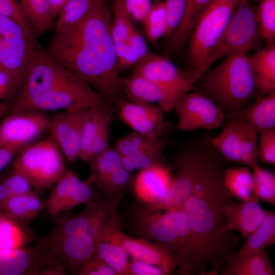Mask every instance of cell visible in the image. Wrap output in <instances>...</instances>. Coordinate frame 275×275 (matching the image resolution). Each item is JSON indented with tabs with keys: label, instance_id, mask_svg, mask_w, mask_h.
Segmentation results:
<instances>
[{
	"label": "cell",
	"instance_id": "6da1fadb",
	"mask_svg": "<svg viewBox=\"0 0 275 275\" xmlns=\"http://www.w3.org/2000/svg\"><path fill=\"white\" fill-rule=\"evenodd\" d=\"M227 161L213 148L190 196L181 206L189 218L191 232L185 261L178 275H217L239 245V237L226 227L224 205L234 198L226 187Z\"/></svg>",
	"mask_w": 275,
	"mask_h": 275
},
{
	"label": "cell",
	"instance_id": "7a4b0ae2",
	"mask_svg": "<svg viewBox=\"0 0 275 275\" xmlns=\"http://www.w3.org/2000/svg\"><path fill=\"white\" fill-rule=\"evenodd\" d=\"M111 21L108 3L99 4L76 24L54 33L45 51L85 80L117 110L126 99Z\"/></svg>",
	"mask_w": 275,
	"mask_h": 275
},
{
	"label": "cell",
	"instance_id": "3957f363",
	"mask_svg": "<svg viewBox=\"0 0 275 275\" xmlns=\"http://www.w3.org/2000/svg\"><path fill=\"white\" fill-rule=\"evenodd\" d=\"M95 106L117 111L85 80L52 59L42 48L34 57L10 113H46Z\"/></svg>",
	"mask_w": 275,
	"mask_h": 275
},
{
	"label": "cell",
	"instance_id": "277c9868",
	"mask_svg": "<svg viewBox=\"0 0 275 275\" xmlns=\"http://www.w3.org/2000/svg\"><path fill=\"white\" fill-rule=\"evenodd\" d=\"M224 112L225 117L248 104L257 94L249 52L228 55L216 66L207 69L194 86Z\"/></svg>",
	"mask_w": 275,
	"mask_h": 275
},
{
	"label": "cell",
	"instance_id": "5b68a950",
	"mask_svg": "<svg viewBox=\"0 0 275 275\" xmlns=\"http://www.w3.org/2000/svg\"><path fill=\"white\" fill-rule=\"evenodd\" d=\"M151 211L144 204L136 205L132 215L134 232L176 255L178 268L184 263L191 232L189 218L181 207Z\"/></svg>",
	"mask_w": 275,
	"mask_h": 275
},
{
	"label": "cell",
	"instance_id": "8992f818",
	"mask_svg": "<svg viewBox=\"0 0 275 275\" xmlns=\"http://www.w3.org/2000/svg\"><path fill=\"white\" fill-rule=\"evenodd\" d=\"M238 0H213L202 14L188 41L186 67L194 86L205 71L209 54L226 28Z\"/></svg>",
	"mask_w": 275,
	"mask_h": 275
},
{
	"label": "cell",
	"instance_id": "52a82bcc",
	"mask_svg": "<svg viewBox=\"0 0 275 275\" xmlns=\"http://www.w3.org/2000/svg\"><path fill=\"white\" fill-rule=\"evenodd\" d=\"M65 157L49 135L22 149L12 162V170L23 176L37 191L52 188L67 171Z\"/></svg>",
	"mask_w": 275,
	"mask_h": 275
},
{
	"label": "cell",
	"instance_id": "ba28073f",
	"mask_svg": "<svg viewBox=\"0 0 275 275\" xmlns=\"http://www.w3.org/2000/svg\"><path fill=\"white\" fill-rule=\"evenodd\" d=\"M212 148L209 138L184 145L175 156V173L166 196L157 203H144L146 207L151 211H161L181 207L191 194Z\"/></svg>",
	"mask_w": 275,
	"mask_h": 275
},
{
	"label": "cell",
	"instance_id": "9c48e42d",
	"mask_svg": "<svg viewBox=\"0 0 275 275\" xmlns=\"http://www.w3.org/2000/svg\"><path fill=\"white\" fill-rule=\"evenodd\" d=\"M42 48L34 31L0 15V69L11 77L19 93Z\"/></svg>",
	"mask_w": 275,
	"mask_h": 275
},
{
	"label": "cell",
	"instance_id": "30bf717a",
	"mask_svg": "<svg viewBox=\"0 0 275 275\" xmlns=\"http://www.w3.org/2000/svg\"><path fill=\"white\" fill-rule=\"evenodd\" d=\"M262 40L257 7L248 0H238L226 28L209 54L205 71L216 61L232 53L262 48Z\"/></svg>",
	"mask_w": 275,
	"mask_h": 275
},
{
	"label": "cell",
	"instance_id": "8fae6325",
	"mask_svg": "<svg viewBox=\"0 0 275 275\" xmlns=\"http://www.w3.org/2000/svg\"><path fill=\"white\" fill-rule=\"evenodd\" d=\"M117 208L112 212L98 236L117 243L131 258L158 267L166 275L173 273L179 265L177 256L156 243L143 238H132L125 234Z\"/></svg>",
	"mask_w": 275,
	"mask_h": 275
},
{
	"label": "cell",
	"instance_id": "7c38bea8",
	"mask_svg": "<svg viewBox=\"0 0 275 275\" xmlns=\"http://www.w3.org/2000/svg\"><path fill=\"white\" fill-rule=\"evenodd\" d=\"M258 133L251 125L231 119L216 136L209 138L212 147L227 161L253 169L259 164Z\"/></svg>",
	"mask_w": 275,
	"mask_h": 275
},
{
	"label": "cell",
	"instance_id": "4fadbf2b",
	"mask_svg": "<svg viewBox=\"0 0 275 275\" xmlns=\"http://www.w3.org/2000/svg\"><path fill=\"white\" fill-rule=\"evenodd\" d=\"M104 198L89 176L82 181L70 170L52 187L46 200V212L54 219L64 212L80 204L93 206L100 204Z\"/></svg>",
	"mask_w": 275,
	"mask_h": 275
},
{
	"label": "cell",
	"instance_id": "5bb4252c",
	"mask_svg": "<svg viewBox=\"0 0 275 275\" xmlns=\"http://www.w3.org/2000/svg\"><path fill=\"white\" fill-rule=\"evenodd\" d=\"M174 109L178 118L176 128L180 131L216 129L222 125L225 118V114L220 107L195 91L186 92Z\"/></svg>",
	"mask_w": 275,
	"mask_h": 275
},
{
	"label": "cell",
	"instance_id": "9a60e30c",
	"mask_svg": "<svg viewBox=\"0 0 275 275\" xmlns=\"http://www.w3.org/2000/svg\"><path fill=\"white\" fill-rule=\"evenodd\" d=\"M50 118L42 112L10 113L0 124V147L23 149L48 131Z\"/></svg>",
	"mask_w": 275,
	"mask_h": 275
},
{
	"label": "cell",
	"instance_id": "2e32d148",
	"mask_svg": "<svg viewBox=\"0 0 275 275\" xmlns=\"http://www.w3.org/2000/svg\"><path fill=\"white\" fill-rule=\"evenodd\" d=\"M34 242L26 248L0 250V275H39L44 266L59 260L44 236Z\"/></svg>",
	"mask_w": 275,
	"mask_h": 275
},
{
	"label": "cell",
	"instance_id": "e0dca14e",
	"mask_svg": "<svg viewBox=\"0 0 275 275\" xmlns=\"http://www.w3.org/2000/svg\"><path fill=\"white\" fill-rule=\"evenodd\" d=\"M89 163L90 176L104 199L132 187L134 177L124 168L121 156L114 148L109 147Z\"/></svg>",
	"mask_w": 275,
	"mask_h": 275
},
{
	"label": "cell",
	"instance_id": "ac0fdd59",
	"mask_svg": "<svg viewBox=\"0 0 275 275\" xmlns=\"http://www.w3.org/2000/svg\"><path fill=\"white\" fill-rule=\"evenodd\" d=\"M165 112L158 105L125 100L118 107L120 119L133 131L156 140L165 136L171 129Z\"/></svg>",
	"mask_w": 275,
	"mask_h": 275
},
{
	"label": "cell",
	"instance_id": "d6986e66",
	"mask_svg": "<svg viewBox=\"0 0 275 275\" xmlns=\"http://www.w3.org/2000/svg\"><path fill=\"white\" fill-rule=\"evenodd\" d=\"M116 112L100 106L88 108L82 123L79 159L89 162L109 145L111 122Z\"/></svg>",
	"mask_w": 275,
	"mask_h": 275
},
{
	"label": "cell",
	"instance_id": "ffe728a7",
	"mask_svg": "<svg viewBox=\"0 0 275 275\" xmlns=\"http://www.w3.org/2000/svg\"><path fill=\"white\" fill-rule=\"evenodd\" d=\"M88 108L59 111L50 118L47 132L70 162L79 159L82 126Z\"/></svg>",
	"mask_w": 275,
	"mask_h": 275
},
{
	"label": "cell",
	"instance_id": "44dd1931",
	"mask_svg": "<svg viewBox=\"0 0 275 275\" xmlns=\"http://www.w3.org/2000/svg\"><path fill=\"white\" fill-rule=\"evenodd\" d=\"M123 85L126 100L157 104L166 113L173 109L178 101L186 93L155 83L132 72L128 77H123Z\"/></svg>",
	"mask_w": 275,
	"mask_h": 275
},
{
	"label": "cell",
	"instance_id": "7402d4cb",
	"mask_svg": "<svg viewBox=\"0 0 275 275\" xmlns=\"http://www.w3.org/2000/svg\"><path fill=\"white\" fill-rule=\"evenodd\" d=\"M132 73L155 83L186 92L194 89L187 73L162 56L149 53L134 66Z\"/></svg>",
	"mask_w": 275,
	"mask_h": 275
},
{
	"label": "cell",
	"instance_id": "603a6c76",
	"mask_svg": "<svg viewBox=\"0 0 275 275\" xmlns=\"http://www.w3.org/2000/svg\"><path fill=\"white\" fill-rule=\"evenodd\" d=\"M96 239L85 233L57 240H46L66 269L72 274L79 275L94 254Z\"/></svg>",
	"mask_w": 275,
	"mask_h": 275
},
{
	"label": "cell",
	"instance_id": "cb8c5ba5",
	"mask_svg": "<svg viewBox=\"0 0 275 275\" xmlns=\"http://www.w3.org/2000/svg\"><path fill=\"white\" fill-rule=\"evenodd\" d=\"M172 177L171 168L165 163L141 170L134 178V193L143 203H157L166 196Z\"/></svg>",
	"mask_w": 275,
	"mask_h": 275
},
{
	"label": "cell",
	"instance_id": "d4e9b609",
	"mask_svg": "<svg viewBox=\"0 0 275 275\" xmlns=\"http://www.w3.org/2000/svg\"><path fill=\"white\" fill-rule=\"evenodd\" d=\"M223 212L228 230L237 231L245 238L260 225L268 211L261 206L258 200L253 199L240 202L234 200L223 206Z\"/></svg>",
	"mask_w": 275,
	"mask_h": 275
},
{
	"label": "cell",
	"instance_id": "484cf974",
	"mask_svg": "<svg viewBox=\"0 0 275 275\" xmlns=\"http://www.w3.org/2000/svg\"><path fill=\"white\" fill-rule=\"evenodd\" d=\"M225 117L246 123L258 134L262 130L275 128V92L259 96L252 103L245 105Z\"/></svg>",
	"mask_w": 275,
	"mask_h": 275
},
{
	"label": "cell",
	"instance_id": "4316f807",
	"mask_svg": "<svg viewBox=\"0 0 275 275\" xmlns=\"http://www.w3.org/2000/svg\"><path fill=\"white\" fill-rule=\"evenodd\" d=\"M218 274L274 275L275 270L265 250L244 253L235 252Z\"/></svg>",
	"mask_w": 275,
	"mask_h": 275
},
{
	"label": "cell",
	"instance_id": "83f0119b",
	"mask_svg": "<svg viewBox=\"0 0 275 275\" xmlns=\"http://www.w3.org/2000/svg\"><path fill=\"white\" fill-rule=\"evenodd\" d=\"M37 190L14 196L4 202L0 212L27 227L43 209L46 200L40 196Z\"/></svg>",
	"mask_w": 275,
	"mask_h": 275
},
{
	"label": "cell",
	"instance_id": "f1b7e54d",
	"mask_svg": "<svg viewBox=\"0 0 275 275\" xmlns=\"http://www.w3.org/2000/svg\"><path fill=\"white\" fill-rule=\"evenodd\" d=\"M257 94L264 96L275 92V46L268 44L250 55Z\"/></svg>",
	"mask_w": 275,
	"mask_h": 275
},
{
	"label": "cell",
	"instance_id": "f546056e",
	"mask_svg": "<svg viewBox=\"0 0 275 275\" xmlns=\"http://www.w3.org/2000/svg\"><path fill=\"white\" fill-rule=\"evenodd\" d=\"M213 0H185L181 20L167 41L168 51L175 53L187 43L202 14Z\"/></svg>",
	"mask_w": 275,
	"mask_h": 275
},
{
	"label": "cell",
	"instance_id": "4dcf8cb0",
	"mask_svg": "<svg viewBox=\"0 0 275 275\" xmlns=\"http://www.w3.org/2000/svg\"><path fill=\"white\" fill-rule=\"evenodd\" d=\"M104 200L98 205L86 206L82 211L70 217H58L56 225L44 238L47 241L57 240L85 233L101 208Z\"/></svg>",
	"mask_w": 275,
	"mask_h": 275
},
{
	"label": "cell",
	"instance_id": "1f68e13d",
	"mask_svg": "<svg viewBox=\"0 0 275 275\" xmlns=\"http://www.w3.org/2000/svg\"><path fill=\"white\" fill-rule=\"evenodd\" d=\"M31 227L0 212V250L23 248L36 238Z\"/></svg>",
	"mask_w": 275,
	"mask_h": 275
},
{
	"label": "cell",
	"instance_id": "d6a6232c",
	"mask_svg": "<svg viewBox=\"0 0 275 275\" xmlns=\"http://www.w3.org/2000/svg\"><path fill=\"white\" fill-rule=\"evenodd\" d=\"M224 181L234 198L241 201L256 199L253 196V176L251 168L246 166L227 168Z\"/></svg>",
	"mask_w": 275,
	"mask_h": 275
},
{
	"label": "cell",
	"instance_id": "836d02e7",
	"mask_svg": "<svg viewBox=\"0 0 275 275\" xmlns=\"http://www.w3.org/2000/svg\"><path fill=\"white\" fill-rule=\"evenodd\" d=\"M93 255L111 266L118 275H129V256L117 243L98 236Z\"/></svg>",
	"mask_w": 275,
	"mask_h": 275
},
{
	"label": "cell",
	"instance_id": "e575fe53",
	"mask_svg": "<svg viewBox=\"0 0 275 275\" xmlns=\"http://www.w3.org/2000/svg\"><path fill=\"white\" fill-rule=\"evenodd\" d=\"M167 145L165 136L158 139L152 146L135 153L121 156L122 164L129 172L141 170L151 166L164 163L163 151Z\"/></svg>",
	"mask_w": 275,
	"mask_h": 275
},
{
	"label": "cell",
	"instance_id": "d590c367",
	"mask_svg": "<svg viewBox=\"0 0 275 275\" xmlns=\"http://www.w3.org/2000/svg\"><path fill=\"white\" fill-rule=\"evenodd\" d=\"M36 35L49 31L55 25L49 0H19Z\"/></svg>",
	"mask_w": 275,
	"mask_h": 275
},
{
	"label": "cell",
	"instance_id": "8d00e7d4",
	"mask_svg": "<svg viewBox=\"0 0 275 275\" xmlns=\"http://www.w3.org/2000/svg\"><path fill=\"white\" fill-rule=\"evenodd\" d=\"M241 248L236 252L244 253L265 250L275 243V213L268 212L260 225L246 238Z\"/></svg>",
	"mask_w": 275,
	"mask_h": 275
},
{
	"label": "cell",
	"instance_id": "74e56055",
	"mask_svg": "<svg viewBox=\"0 0 275 275\" xmlns=\"http://www.w3.org/2000/svg\"><path fill=\"white\" fill-rule=\"evenodd\" d=\"M111 0H70L62 9L55 23L57 33L76 24L94 8Z\"/></svg>",
	"mask_w": 275,
	"mask_h": 275
},
{
	"label": "cell",
	"instance_id": "f35d334b",
	"mask_svg": "<svg viewBox=\"0 0 275 275\" xmlns=\"http://www.w3.org/2000/svg\"><path fill=\"white\" fill-rule=\"evenodd\" d=\"M146 36L149 41L155 44L166 35L168 28L167 15L164 1L157 0L143 21Z\"/></svg>",
	"mask_w": 275,
	"mask_h": 275
},
{
	"label": "cell",
	"instance_id": "ab89813d",
	"mask_svg": "<svg viewBox=\"0 0 275 275\" xmlns=\"http://www.w3.org/2000/svg\"><path fill=\"white\" fill-rule=\"evenodd\" d=\"M111 10V32L114 42H127L134 26L124 0H114Z\"/></svg>",
	"mask_w": 275,
	"mask_h": 275
},
{
	"label": "cell",
	"instance_id": "60d3db41",
	"mask_svg": "<svg viewBox=\"0 0 275 275\" xmlns=\"http://www.w3.org/2000/svg\"><path fill=\"white\" fill-rule=\"evenodd\" d=\"M253 196L257 200L275 205V175L258 165L252 169Z\"/></svg>",
	"mask_w": 275,
	"mask_h": 275
},
{
	"label": "cell",
	"instance_id": "b9f144b4",
	"mask_svg": "<svg viewBox=\"0 0 275 275\" xmlns=\"http://www.w3.org/2000/svg\"><path fill=\"white\" fill-rule=\"evenodd\" d=\"M259 28L261 37L269 44L275 38V0H261L257 7Z\"/></svg>",
	"mask_w": 275,
	"mask_h": 275
},
{
	"label": "cell",
	"instance_id": "7bdbcfd3",
	"mask_svg": "<svg viewBox=\"0 0 275 275\" xmlns=\"http://www.w3.org/2000/svg\"><path fill=\"white\" fill-rule=\"evenodd\" d=\"M128 191V190H123L105 199L101 208L85 233L96 239L109 217L118 207L119 203Z\"/></svg>",
	"mask_w": 275,
	"mask_h": 275
},
{
	"label": "cell",
	"instance_id": "ee69618b",
	"mask_svg": "<svg viewBox=\"0 0 275 275\" xmlns=\"http://www.w3.org/2000/svg\"><path fill=\"white\" fill-rule=\"evenodd\" d=\"M34 190L29 181L12 170L11 174L0 179V207L11 197Z\"/></svg>",
	"mask_w": 275,
	"mask_h": 275
},
{
	"label": "cell",
	"instance_id": "f6af8a7d",
	"mask_svg": "<svg viewBox=\"0 0 275 275\" xmlns=\"http://www.w3.org/2000/svg\"><path fill=\"white\" fill-rule=\"evenodd\" d=\"M158 139L151 140L143 135L133 131L119 139L113 148L121 156H123L153 146Z\"/></svg>",
	"mask_w": 275,
	"mask_h": 275
},
{
	"label": "cell",
	"instance_id": "bcb514c9",
	"mask_svg": "<svg viewBox=\"0 0 275 275\" xmlns=\"http://www.w3.org/2000/svg\"><path fill=\"white\" fill-rule=\"evenodd\" d=\"M258 158L263 163L275 164V128L260 132Z\"/></svg>",
	"mask_w": 275,
	"mask_h": 275
},
{
	"label": "cell",
	"instance_id": "7dc6e473",
	"mask_svg": "<svg viewBox=\"0 0 275 275\" xmlns=\"http://www.w3.org/2000/svg\"><path fill=\"white\" fill-rule=\"evenodd\" d=\"M0 15L34 31L19 0H0Z\"/></svg>",
	"mask_w": 275,
	"mask_h": 275
},
{
	"label": "cell",
	"instance_id": "c3c4849f",
	"mask_svg": "<svg viewBox=\"0 0 275 275\" xmlns=\"http://www.w3.org/2000/svg\"><path fill=\"white\" fill-rule=\"evenodd\" d=\"M164 3L168 22V28L165 38L168 41L181 20L184 8L185 0H166Z\"/></svg>",
	"mask_w": 275,
	"mask_h": 275
},
{
	"label": "cell",
	"instance_id": "681fc988",
	"mask_svg": "<svg viewBox=\"0 0 275 275\" xmlns=\"http://www.w3.org/2000/svg\"><path fill=\"white\" fill-rule=\"evenodd\" d=\"M124 3L131 18L140 21H143L152 6L150 0H124Z\"/></svg>",
	"mask_w": 275,
	"mask_h": 275
},
{
	"label": "cell",
	"instance_id": "f907efd6",
	"mask_svg": "<svg viewBox=\"0 0 275 275\" xmlns=\"http://www.w3.org/2000/svg\"><path fill=\"white\" fill-rule=\"evenodd\" d=\"M79 275H118L109 265L93 255L86 263Z\"/></svg>",
	"mask_w": 275,
	"mask_h": 275
},
{
	"label": "cell",
	"instance_id": "816d5d0a",
	"mask_svg": "<svg viewBox=\"0 0 275 275\" xmlns=\"http://www.w3.org/2000/svg\"><path fill=\"white\" fill-rule=\"evenodd\" d=\"M19 91L11 77L0 69V101L14 102Z\"/></svg>",
	"mask_w": 275,
	"mask_h": 275
},
{
	"label": "cell",
	"instance_id": "f5cc1de1",
	"mask_svg": "<svg viewBox=\"0 0 275 275\" xmlns=\"http://www.w3.org/2000/svg\"><path fill=\"white\" fill-rule=\"evenodd\" d=\"M128 272L129 275H166L160 268L133 258L129 261Z\"/></svg>",
	"mask_w": 275,
	"mask_h": 275
},
{
	"label": "cell",
	"instance_id": "db71d44e",
	"mask_svg": "<svg viewBox=\"0 0 275 275\" xmlns=\"http://www.w3.org/2000/svg\"><path fill=\"white\" fill-rule=\"evenodd\" d=\"M127 43L136 52L141 60L149 53L145 39L135 26L132 29Z\"/></svg>",
	"mask_w": 275,
	"mask_h": 275
},
{
	"label": "cell",
	"instance_id": "11a10c76",
	"mask_svg": "<svg viewBox=\"0 0 275 275\" xmlns=\"http://www.w3.org/2000/svg\"><path fill=\"white\" fill-rule=\"evenodd\" d=\"M21 150L8 147H0V172L13 161Z\"/></svg>",
	"mask_w": 275,
	"mask_h": 275
},
{
	"label": "cell",
	"instance_id": "9f6ffc18",
	"mask_svg": "<svg viewBox=\"0 0 275 275\" xmlns=\"http://www.w3.org/2000/svg\"><path fill=\"white\" fill-rule=\"evenodd\" d=\"M67 269L59 260L44 266L40 270L39 275H66Z\"/></svg>",
	"mask_w": 275,
	"mask_h": 275
},
{
	"label": "cell",
	"instance_id": "6f0895ef",
	"mask_svg": "<svg viewBox=\"0 0 275 275\" xmlns=\"http://www.w3.org/2000/svg\"><path fill=\"white\" fill-rule=\"evenodd\" d=\"M51 14L53 20L58 17L60 12L70 0H49Z\"/></svg>",
	"mask_w": 275,
	"mask_h": 275
},
{
	"label": "cell",
	"instance_id": "680465c9",
	"mask_svg": "<svg viewBox=\"0 0 275 275\" xmlns=\"http://www.w3.org/2000/svg\"><path fill=\"white\" fill-rule=\"evenodd\" d=\"M12 105L9 101H0V118L4 116L9 111H10Z\"/></svg>",
	"mask_w": 275,
	"mask_h": 275
},
{
	"label": "cell",
	"instance_id": "91938a15",
	"mask_svg": "<svg viewBox=\"0 0 275 275\" xmlns=\"http://www.w3.org/2000/svg\"><path fill=\"white\" fill-rule=\"evenodd\" d=\"M250 2H252V1H257V0H248Z\"/></svg>",
	"mask_w": 275,
	"mask_h": 275
}]
</instances>
